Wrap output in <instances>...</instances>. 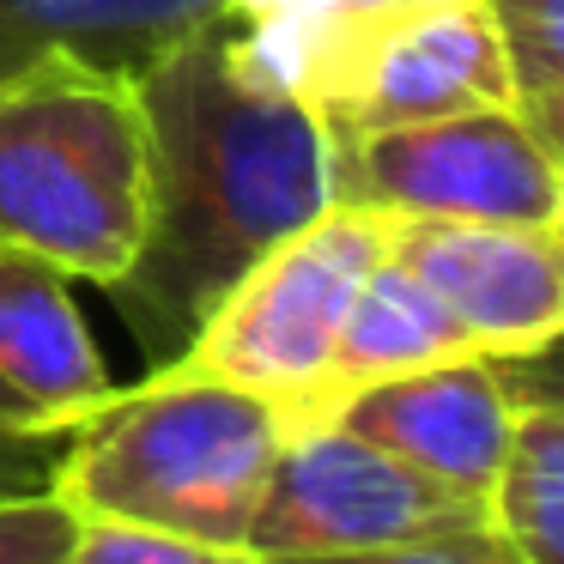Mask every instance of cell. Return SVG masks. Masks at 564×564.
Wrapping results in <instances>:
<instances>
[{
  "instance_id": "5bb4252c",
  "label": "cell",
  "mask_w": 564,
  "mask_h": 564,
  "mask_svg": "<svg viewBox=\"0 0 564 564\" xmlns=\"http://www.w3.org/2000/svg\"><path fill=\"white\" fill-rule=\"evenodd\" d=\"M510 104L528 134L564 159V0H486Z\"/></svg>"
},
{
  "instance_id": "30bf717a",
  "label": "cell",
  "mask_w": 564,
  "mask_h": 564,
  "mask_svg": "<svg viewBox=\"0 0 564 564\" xmlns=\"http://www.w3.org/2000/svg\"><path fill=\"white\" fill-rule=\"evenodd\" d=\"M0 389L55 431H74L116 394L67 273L25 249H0Z\"/></svg>"
},
{
  "instance_id": "9a60e30c",
  "label": "cell",
  "mask_w": 564,
  "mask_h": 564,
  "mask_svg": "<svg viewBox=\"0 0 564 564\" xmlns=\"http://www.w3.org/2000/svg\"><path fill=\"white\" fill-rule=\"evenodd\" d=\"M67 564H256L243 546H213V540L164 534L147 522H110V516H79L74 558Z\"/></svg>"
},
{
  "instance_id": "277c9868",
  "label": "cell",
  "mask_w": 564,
  "mask_h": 564,
  "mask_svg": "<svg viewBox=\"0 0 564 564\" xmlns=\"http://www.w3.org/2000/svg\"><path fill=\"white\" fill-rule=\"evenodd\" d=\"M249 37L273 79H285L328 134L406 128L455 110H516L486 0L316 25H249Z\"/></svg>"
},
{
  "instance_id": "3957f363",
  "label": "cell",
  "mask_w": 564,
  "mask_h": 564,
  "mask_svg": "<svg viewBox=\"0 0 564 564\" xmlns=\"http://www.w3.org/2000/svg\"><path fill=\"white\" fill-rule=\"evenodd\" d=\"M292 419L231 382L147 370L67 431L50 491L79 516L243 546Z\"/></svg>"
},
{
  "instance_id": "8992f818",
  "label": "cell",
  "mask_w": 564,
  "mask_h": 564,
  "mask_svg": "<svg viewBox=\"0 0 564 564\" xmlns=\"http://www.w3.org/2000/svg\"><path fill=\"white\" fill-rule=\"evenodd\" d=\"M334 200L389 219L564 231V159L516 110H455L406 128L328 134Z\"/></svg>"
},
{
  "instance_id": "8fae6325",
  "label": "cell",
  "mask_w": 564,
  "mask_h": 564,
  "mask_svg": "<svg viewBox=\"0 0 564 564\" xmlns=\"http://www.w3.org/2000/svg\"><path fill=\"white\" fill-rule=\"evenodd\" d=\"M474 352V340L462 334V322L401 268V261L382 256L377 273L358 285L352 310H346V328L334 340V358L322 370L316 394H310V413L297 425H316V419H334V406L346 394L370 389V382L406 377V370L443 365V358Z\"/></svg>"
},
{
  "instance_id": "d6986e66",
  "label": "cell",
  "mask_w": 564,
  "mask_h": 564,
  "mask_svg": "<svg viewBox=\"0 0 564 564\" xmlns=\"http://www.w3.org/2000/svg\"><path fill=\"white\" fill-rule=\"evenodd\" d=\"M406 7H449V0H225V13L243 25H316V19L406 13Z\"/></svg>"
},
{
  "instance_id": "52a82bcc",
  "label": "cell",
  "mask_w": 564,
  "mask_h": 564,
  "mask_svg": "<svg viewBox=\"0 0 564 564\" xmlns=\"http://www.w3.org/2000/svg\"><path fill=\"white\" fill-rule=\"evenodd\" d=\"M479 522H486L479 498L437 486L401 455L346 431L340 419H316V425L285 431L261 503L249 516L243 552L249 558H322V552L394 546V540H425Z\"/></svg>"
},
{
  "instance_id": "ba28073f",
  "label": "cell",
  "mask_w": 564,
  "mask_h": 564,
  "mask_svg": "<svg viewBox=\"0 0 564 564\" xmlns=\"http://www.w3.org/2000/svg\"><path fill=\"white\" fill-rule=\"evenodd\" d=\"M389 261H401L486 358L558 346L564 328V231L528 225L389 219Z\"/></svg>"
},
{
  "instance_id": "5b68a950",
  "label": "cell",
  "mask_w": 564,
  "mask_h": 564,
  "mask_svg": "<svg viewBox=\"0 0 564 564\" xmlns=\"http://www.w3.org/2000/svg\"><path fill=\"white\" fill-rule=\"evenodd\" d=\"M382 256H389V213L334 200L328 213L297 225L285 243H273L219 297V310L200 322L195 340L159 370L249 389L297 425L334 358L346 310Z\"/></svg>"
},
{
  "instance_id": "2e32d148",
  "label": "cell",
  "mask_w": 564,
  "mask_h": 564,
  "mask_svg": "<svg viewBox=\"0 0 564 564\" xmlns=\"http://www.w3.org/2000/svg\"><path fill=\"white\" fill-rule=\"evenodd\" d=\"M256 564H528L491 522L479 528H449L425 540H394V546H365V552H322V558H256Z\"/></svg>"
},
{
  "instance_id": "ac0fdd59",
  "label": "cell",
  "mask_w": 564,
  "mask_h": 564,
  "mask_svg": "<svg viewBox=\"0 0 564 564\" xmlns=\"http://www.w3.org/2000/svg\"><path fill=\"white\" fill-rule=\"evenodd\" d=\"M67 449V431L43 425L19 394L0 389V498H19V491H50L55 462Z\"/></svg>"
},
{
  "instance_id": "9c48e42d",
  "label": "cell",
  "mask_w": 564,
  "mask_h": 564,
  "mask_svg": "<svg viewBox=\"0 0 564 564\" xmlns=\"http://www.w3.org/2000/svg\"><path fill=\"white\" fill-rule=\"evenodd\" d=\"M516 401H522L516 358L462 352L346 394L334 419L358 437H370L377 449L401 455L406 467L431 474L437 486L486 503V486L498 474L516 425Z\"/></svg>"
},
{
  "instance_id": "7a4b0ae2",
  "label": "cell",
  "mask_w": 564,
  "mask_h": 564,
  "mask_svg": "<svg viewBox=\"0 0 564 564\" xmlns=\"http://www.w3.org/2000/svg\"><path fill=\"white\" fill-rule=\"evenodd\" d=\"M140 79L79 55L0 74V249L110 292L147 237Z\"/></svg>"
},
{
  "instance_id": "6da1fadb",
  "label": "cell",
  "mask_w": 564,
  "mask_h": 564,
  "mask_svg": "<svg viewBox=\"0 0 564 564\" xmlns=\"http://www.w3.org/2000/svg\"><path fill=\"white\" fill-rule=\"evenodd\" d=\"M147 237L110 285L147 370L171 365L273 243L334 207L328 128L219 13L140 67Z\"/></svg>"
},
{
  "instance_id": "7c38bea8",
  "label": "cell",
  "mask_w": 564,
  "mask_h": 564,
  "mask_svg": "<svg viewBox=\"0 0 564 564\" xmlns=\"http://www.w3.org/2000/svg\"><path fill=\"white\" fill-rule=\"evenodd\" d=\"M219 13L225 0H0V74L37 55H79L140 74Z\"/></svg>"
},
{
  "instance_id": "4fadbf2b",
  "label": "cell",
  "mask_w": 564,
  "mask_h": 564,
  "mask_svg": "<svg viewBox=\"0 0 564 564\" xmlns=\"http://www.w3.org/2000/svg\"><path fill=\"white\" fill-rule=\"evenodd\" d=\"M522 401L486 486V522L528 564H564V401L552 382V346L516 358Z\"/></svg>"
},
{
  "instance_id": "e0dca14e",
  "label": "cell",
  "mask_w": 564,
  "mask_h": 564,
  "mask_svg": "<svg viewBox=\"0 0 564 564\" xmlns=\"http://www.w3.org/2000/svg\"><path fill=\"white\" fill-rule=\"evenodd\" d=\"M79 534V510L55 491L0 498V564H67Z\"/></svg>"
}]
</instances>
